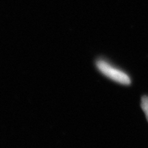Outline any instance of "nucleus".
Masks as SVG:
<instances>
[{
	"label": "nucleus",
	"instance_id": "f257e3e1",
	"mask_svg": "<svg viewBox=\"0 0 148 148\" xmlns=\"http://www.w3.org/2000/svg\"><path fill=\"white\" fill-rule=\"evenodd\" d=\"M96 66L103 75L114 82L123 85L130 84V79L126 73L114 67L107 61L99 59L96 62Z\"/></svg>",
	"mask_w": 148,
	"mask_h": 148
},
{
	"label": "nucleus",
	"instance_id": "f03ea898",
	"mask_svg": "<svg viewBox=\"0 0 148 148\" xmlns=\"http://www.w3.org/2000/svg\"><path fill=\"white\" fill-rule=\"evenodd\" d=\"M140 105L148 121V96H143L142 97Z\"/></svg>",
	"mask_w": 148,
	"mask_h": 148
}]
</instances>
